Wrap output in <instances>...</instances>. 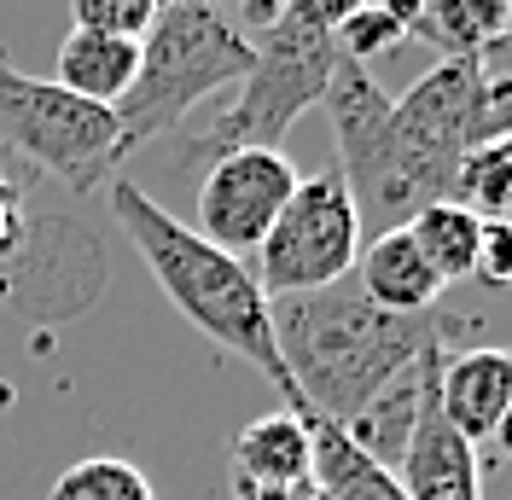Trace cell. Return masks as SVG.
<instances>
[{
  "mask_svg": "<svg viewBox=\"0 0 512 500\" xmlns=\"http://www.w3.org/2000/svg\"><path fill=\"white\" fill-rule=\"evenodd\" d=\"M274 349L291 378V413L309 407L320 419H355L402 367L454 332L448 314H390L367 303L355 280H338L303 297H268Z\"/></svg>",
  "mask_w": 512,
  "mask_h": 500,
  "instance_id": "cell-1",
  "label": "cell"
},
{
  "mask_svg": "<svg viewBox=\"0 0 512 500\" xmlns=\"http://www.w3.org/2000/svg\"><path fill=\"white\" fill-rule=\"evenodd\" d=\"M105 198H111V216L123 227V239L146 262V274L158 280V291L175 303V314L192 320L216 349H227L245 367H256L291 402V378L280 367L274 326H268V297L256 285L251 262L216 250L204 233H192L181 216H169L158 198L140 192L134 181H111Z\"/></svg>",
  "mask_w": 512,
  "mask_h": 500,
  "instance_id": "cell-2",
  "label": "cell"
},
{
  "mask_svg": "<svg viewBox=\"0 0 512 500\" xmlns=\"http://www.w3.org/2000/svg\"><path fill=\"white\" fill-rule=\"evenodd\" d=\"M251 70V35L222 6H163L140 41V70L117 111V152L134 157L158 134L187 123L192 105L222 88H239Z\"/></svg>",
  "mask_w": 512,
  "mask_h": 500,
  "instance_id": "cell-3",
  "label": "cell"
},
{
  "mask_svg": "<svg viewBox=\"0 0 512 500\" xmlns=\"http://www.w3.org/2000/svg\"><path fill=\"white\" fill-rule=\"evenodd\" d=\"M320 105H326V123H332V140H338V175L350 187L361 239L396 233L431 204H454V192L402 146V134L390 123V94L373 82L367 64L355 59L338 64Z\"/></svg>",
  "mask_w": 512,
  "mask_h": 500,
  "instance_id": "cell-4",
  "label": "cell"
},
{
  "mask_svg": "<svg viewBox=\"0 0 512 500\" xmlns=\"http://www.w3.org/2000/svg\"><path fill=\"white\" fill-rule=\"evenodd\" d=\"M245 35H251V70L239 82V99L198 140L210 157L239 152V146L280 152V140L291 134V123L309 105L326 99L338 64H344L338 35H315V30H303V24H291V18H280V12Z\"/></svg>",
  "mask_w": 512,
  "mask_h": 500,
  "instance_id": "cell-5",
  "label": "cell"
},
{
  "mask_svg": "<svg viewBox=\"0 0 512 500\" xmlns=\"http://www.w3.org/2000/svg\"><path fill=\"white\" fill-rule=\"evenodd\" d=\"M0 140L12 157L64 181L70 192L105 187L111 169L123 163L111 105H88L47 76H24L6 53H0Z\"/></svg>",
  "mask_w": 512,
  "mask_h": 500,
  "instance_id": "cell-6",
  "label": "cell"
},
{
  "mask_svg": "<svg viewBox=\"0 0 512 500\" xmlns=\"http://www.w3.org/2000/svg\"><path fill=\"white\" fill-rule=\"evenodd\" d=\"M251 256L262 297H303V291H326V285L350 280L355 256H361V221H355L344 175L338 169L303 175L280 221L268 227V239Z\"/></svg>",
  "mask_w": 512,
  "mask_h": 500,
  "instance_id": "cell-7",
  "label": "cell"
},
{
  "mask_svg": "<svg viewBox=\"0 0 512 500\" xmlns=\"http://www.w3.org/2000/svg\"><path fill=\"white\" fill-rule=\"evenodd\" d=\"M390 123L402 134V146L454 192L460 181V157L495 140V134H512L507 111L495 88L483 82L478 59H443L437 70H425L402 99H390Z\"/></svg>",
  "mask_w": 512,
  "mask_h": 500,
  "instance_id": "cell-8",
  "label": "cell"
},
{
  "mask_svg": "<svg viewBox=\"0 0 512 500\" xmlns=\"http://www.w3.org/2000/svg\"><path fill=\"white\" fill-rule=\"evenodd\" d=\"M297 181H303L297 163L268 146H239V152L210 157V169L198 181V227L192 233H204L216 250L245 262L280 221Z\"/></svg>",
  "mask_w": 512,
  "mask_h": 500,
  "instance_id": "cell-9",
  "label": "cell"
},
{
  "mask_svg": "<svg viewBox=\"0 0 512 500\" xmlns=\"http://www.w3.org/2000/svg\"><path fill=\"white\" fill-rule=\"evenodd\" d=\"M396 483L408 500H483V466L478 448L460 437L437 413V373L425 378V396H419V419L414 437L402 448V466Z\"/></svg>",
  "mask_w": 512,
  "mask_h": 500,
  "instance_id": "cell-10",
  "label": "cell"
},
{
  "mask_svg": "<svg viewBox=\"0 0 512 500\" xmlns=\"http://www.w3.org/2000/svg\"><path fill=\"white\" fill-rule=\"evenodd\" d=\"M512 402V349H460L437 361V413L478 448Z\"/></svg>",
  "mask_w": 512,
  "mask_h": 500,
  "instance_id": "cell-11",
  "label": "cell"
},
{
  "mask_svg": "<svg viewBox=\"0 0 512 500\" xmlns=\"http://www.w3.org/2000/svg\"><path fill=\"white\" fill-rule=\"evenodd\" d=\"M355 291L390 314H431L448 285L431 274V262L414 250L408 227H396V233H379V239H361Z\"/></svg>",
  "mask_w": 512,
  "mask_h": 500,
  "instance_id": "cell-12",
  "label": "cell"
},
{
  "mask_svg": "<svg viewBox=\"0 0 512 500\" xmlns=\"http://www.w3.org/2000/svg\"><path fill=\"white\" fill-rule=\"evenodd\" d=\"M443 344H431L425 355H419L414 367H402V373L384 384L373 402L361 407L355 419H344V437L367 454V460H379L384 471L402 466V448H408V437H414V419H419V396H425V378L437 373V361H443Z\"/></svg>",
  "mask_w": 512,
  "mask_h": 500,
  "instance_id": "cell-13",
  "label": "cell"
},
{
  "mask_svg": "<svg viewBox=\"0 0 512 500\" xmlns=\"http://www.w3.org/2000/svg\"><path fill=\"white\" fill-rule=\"evenodd\" d=\"M297 413H303V425H309V448H315L309 483H315L320 500H408L402 483H396V471H384L379 460H367V454L344 437L338 419H320L309 407H297Z\"/></svg>",
  "mask_w": 512,
  "mask_h": 500,
  "instance_id": "cell-14",
  "label": "cell"
},
{
  "mask_svg": "<svg viewBox=\"0 0 512 500\" xmlns=\"http://www.w3.org/2000/svg\"><path fill=\"white\" fill-rule=\"evenodd\" d=\"M227 460H233V477H245V483H309L315 448H309L303 413L280 407V413L251 419V425L233 437Z\"/></svg>",
  "mask_w": 512,
  "mask_h": 500,
  "instance_id": "cell-15",
  "label": "cell"
},
{
  "mask_svg": "<svg viewBox=\"0 0 512 500\" xmlns=\"http://www.w3.org/2000/svg\"><path fill=\"white\" fill-rule=\"evenodd\" d=\"M140 70V41H123V35H94V30H70L59 47V82L64 94L88 99V105H117L128 94Z\"/></svg>",
  "mask_w": 512,
  "mask_h": 500,
  "instance_id": "cell-16",
  "label": "cell"
},
{
  "mask_svg": "<svg viewBox=\"0 0 512 500\" xmlns=\"http://www.w3.org/2000/svg\"><path fill=\"white\" fill-rule=\"evenodd\" d=\"M478 233L483 221L466 210V204H431L408 221V239L414 250L431 262V274L443 285H460L472 280V262H478Z\"/></svg>",
  "mask_w": 512,
  "mask_h": 500,
  "instance_id": "cell-17",
  "label": "cell"
},
{
  "mask_svg": "<svg viewBox=\"0 0 512 500\" xmlns=\"http://www.w3.org/2000/svg\"><path fill=\"white\" fill-rule=\"evenodd\" d=\"M507 24H512V0H431L419 41L443 47L448 59H478L507 35Z\"/></svg>",
  "mask_w": 512,
  "mask_h": 500,
  "instance_id": "cell-18",
  "label": "cell"
},
{
  "mask_svg": "<svg viewBox=\"0 0 512 500\" xmlns=\"http://www.w3.org/2000/svg\"><path fill=\"white\" fill-rule=\"evenodd\" d=\"M454 204H466L478 221H512V134H495L460 157Z\"/></svg>",
  "mask_w": 512,
  "mask_h": 500,
  "instance_id": "cell-19",
  "label": "cell"
},
{
  "mask_svg": "<svg viewBox=\"0 0 512 500\" xmlns=\"http://www.w3.org/2000/svg\"><path fill=\"white\" fill-rule=\"evenodd\" d=\"M47 500H158V495H152V477L140 466H128L117 454H94V460H76L70 471H59Z\"/></svg>",
  "mask_w": 512,
  "mask_h": 500,
  "instance_id": "cell-20",
  "label": "cell"
},
{
  "mask_svg": "<svg viewBox=\"0 0 512 500\" xmlns=\"http://www.w3.org/2000/svg\"><path fill=\"white\" fill-rule=\"evenodd\" d=\"M6 157H0V274H18L24 256L35 250V239H41V216L30 204V181Z\"/></svg>",
  "mask_w": 512,
  "mask_h": 500,
  "instance_id": "cell-21",
  "label": "cell"
},
{
  "mask_svg": "<svg viewBox=\"0 0 512 500\" xmlns=\"http://www.w3.org/2000/svg\"><path fill=\"white\" fill-rule=\"evenodd\" d=\"M163 0H70L76 30L94 35H123V41H146V30L158 24Z\"/></svg>",
  "mask_w": 512,
  "mask_h": 500,
  "instance_id": "cell-22",
  "label": "cell"
},
{
  "mask_svg": "<svg viewBox=\"0 0 512 500\" xmlns=\"http://www.w3.org/2000/svg\"><path fill=\"white\" fill-rule=\"evenodd\" d=\"M367 6L373 0H274L280 18H291V24H303L315 35H344V24H355Z\"/></svg>",
  "mask_w": 512,
  "mask_h": 500,
  "instance_id": "cell-23",
  "label": "cell"
},
{
  "mask_svg": "<svg viewBox=\"0 0 512 500\" xmlns=\"http://www.w3.org/2000/svg\"><path fill=\"white\" fill-rule=\"evenodd\" d=\"M472 280L495 285V291H512V221H483Z\"/></svg>",
  "mask_w": 512,
  "mask_h": 500,
  "instance_id": "cell-24",
  "label": "cell"
},
{
  "mask_svg": "<svg viewBox=\"0 0 512 500\" xmlns=\"http://www.w3.org/2000/svg\"><path fill=\"white\" fill-rule=\"evenodd\" d=\"M227 500H320V495L315 483H245V477H233Z\"/></svg>",
  "mask_w": 512,
  "mask_h": 500,
  "instance_id": "cell-25",
  "label": "cell"
},
{
  "mask_svg": "<svg viewBox=\"0 0 512 500\" xmlns=\"http://www.w3.org/2000/svg\"><path fill=\"white\" fill-rule=\"evenodd\" d=\"M478 64H483V82H489L495 94H512V24L489 53H478Z\"/></svg>",
  "mask_w": 512,
  "mask_h": 500,
  "instance_id": "cell-26",
  "label": "cell"
},
{
  "mask_svg": "<svg viewBox=\"0 0 512 500\" xmlns=\"http://www.w3.org/2000/svg\"><path fill=\"white\" fill-rule=\"evenodd\" d=\"M373 6H379V12H390V18H396L408 35H425V12H431V0H373Z\"/></svg>",
  "mask_w": 512,
  "mask_h": 500,
  "instance_id": "cell-27",
  "label": "cell"
},
{
  "mask_svg": "<svg viewBox=\"0 0 512 500\" xmlns=\"http://www.w3.org/2000/svg\"><path fill=\"white\" fill-rule=\"evenodd\" d=\"M489 442H495V454H501V460L512 466V402H507V413H501V425L489 431Z\"/></svg>",
  "mask_w": 512,
  "mask_h": 500,
  "instance_id": "cell-28",
  "label": "cell"
},
{
  "mask_svg": "<svg viewBox=\"0 0 512 500\" xmlns=\"http://www.w3.org/2000/svg\"><path fill=\"white\" fill-rule=\"evenodd\" d=\"M163 6H216V0H163Z\"/></svg>",
  "mask_w": 512,
  "mask_h": 500,
  "instance_id": "cell-29",
  "label": "cell"
},
{
  "mask_svg": "<svg viewBox=\"0 0 512 500\" xmlns=\"http://www.w3.org/2000/svg\"><path fill=\"white\" fill-rule=\"evenodd\" d=\"M495 99H501V111H507V123H512V94H495Z\"/></svg>",
  "mask_w": 512,
  "mask_h": 500,
  "instance_id": "cell-30",
  "label": "cell"
},
{
  "mask_svg": "<svg viewBox=\"0 0 512 500\" xmlns=\"http://www.w3.org/2000/svg\"><path fill=\"white\" fill-rule=\"evenodd\" d=\"M239 6H251V0H239Z\"/></svg>",
  "mask_w": 512,
  "mask_h": 500,
  "instance_id": "cell-31",
  "label": "cell"
}]
</instances>
